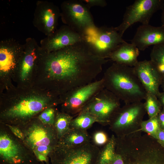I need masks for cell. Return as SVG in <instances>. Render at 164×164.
<instances>
[{"label": "cell", "instance_id": "4fadbf2b", "mask_svg": "<svg viewBox=\"0 0 164 164\" xmlns=\"http://www.w3.org/2000/svg\"><path fill=\"white\" fill-rule=\"evenodd\" d=\"M146 112L144 103L141 102L125 104L116 112L109 124L118 137H121L125 130L140 125Z\"/></svg>", "mask_w": 164, "mask_h": 164}, {"label": "cell", "instance_id": "4dcf8cb0", "mask_svg": "<svg viewBox=\"0 0 164 164\" xmlns=\"http://www.w3.org/2000/svg\"><path fill=\"white\" fill-rule=\"evenodd\" d=\"M154 138L164 148V130L160 129Z\"/></svg>", "mask_w": 164, "mask_h": 164}, {"label": "cell", "instance_id": "9a60e30c", "mask_svg": "<svg viewBox=\"0 0 164 164\" xmlns=\"http://www.w3.org/2000/svg\"><path fill=\"white\" fill-rule=\"evenodd\" d=\"M83 36L69 26H61L53 34L40 41V46L45 52L55 51L83 41Z\"/></svg>", "mask_w": 164, "mask_h": 164}, {"label": "cell", "instance_id": "8fae6325", "mask_svg": "<svg viewBox=\"0 0 164 164\" xmlns=\"http://www.w3.org/2000/svg\"><path fill=\"white\" fill-rule=\"evenodd\" d=\"M163 0H136L126 8L123 20L115 27L122 36L126 30L134 24L139 22L142 25H148L153 15L161 9Z\"/></svg>", "mask_w": 164, "mask_h": 164}, {"label": "cell", "instance_id": "836d02e7", "mask_svg": "<svg viewBox=\"0 0 164 164\" xmlns=\"http://www.w3.org/2000/svg\"><path fill=\"white\" fill-rule=\"evenodd\" d=\"M162 109L164 110V92H159L157 96Z\"/></svg>", "mask_w": 164, "mask_h": 164}, {"label": "cell", "instance_id": "e575fe53", "mask_svg": "<svg viewBox=\"0 0 164 164\" xmlns=\"http://www.w3.org/2000/svg\"><path fill=\"white\" fill-rule=\"evenodd\" d=\"M161 9L162 11L161 17L162 26L164 27V2Z\"/></svg>", "mask_w": 164, "mask_h": 164}, {"label": "cell", "instance_id": "d4e9b609", "mask_svg": "<svg viewBox=\"0 0 164 164\" xmlns=\"http://www.w3.org/2000/svg\"><path fill=\"white\" fill-rule=\"evenodd\" d=\"M144 107L149 118L157 116L162 109L157 97L146 93Z\"/></svg>", "mask_w": 164, "mask_h": 164}, {"label": "cell", "instance_id": "5bb4252c", "mask_svg": "<svg viewBox=\"0 0 164 164\" xmlns=\"http://www.w3.org/2000/svg\"><path fill=\"white\" fill-rule=\"evenodd\" d=\"M60 17V10L53 2L38 1L36 3L33 24L39 31L46 36L57 29L58 20Z\"/></svg>", "mask_w": 164, "mask_h": 164}, {"label": "cell", "instance_id": "d6986e66", "mask_svg": "<svg viewBox=\"0 0 164 164\" xmlns=\"http://www.w3.org/2000/svg\"><path fill=\"white\" fill-rule=\"evenodd\" d=\"M139 50L133 44L125 41L117 46L108 58L114 63L133 67L138 62Z\"/></svg>", "mask_w": 164, "mask_h": 164}, {"label": "cell", "instance_id": "603a6c76", "mask_svg": "<svg viewBox=\"0 0 164 164\" xmlns=\"http://www.w3.org/2000/svg\"><path fill=\"white\" fill-rule=\"evenodd\" d=\"M116 138L112 135L103 148L100 149L96 164H111L115 154Z\"/></svg>", "mask_w": 164, "mask_h": 164}, {"label": "cell", "instance_id": "3957f363", "mask_svg": "<svg viewBox=\"0 0 164 164\" xmlns=\"http://www.w3.org/2000/svg\"><path fill=\"white\" fill-rule=\"evenodd\" d=\"M118 140L116 149L122 156L124 164H164V148L150 136L135 135Z\"/></svg>", "mask_w": 164, "mask_h": 164}, {"label": "cell", "instance_id": "d6a6232c", "mask_svg": "<svg viewBox=\"0 0 164 164\" xmlns=\"http://www.w3.org/2000/svg\"><path fill=\"white\" fill-rule=\"evenodd\" d=\"M160 129L164 130V110L162 109L157 115Z\"/></svg>", "mask_w": 164, "mask_h": 164}, {"label": "cell", "instance_id": "7c38bea8", "mask_svg": "<svg viewBox=\"0 0 164 164\" xmlns=\"http://www.w3.org/2000/svg\"><path fill=\"white\" fill-rule=\"evenodd\" d=\"M120 100L111 92L104 88L96 94L81 112L94 117L97 122L109 124L120 108Z\"/></svg>", "mask_w": 164, "mask_h": 164}, {"label": "cell", "instance_id": "ba28073f", "mask_svg": "<svg viewBox=\"0 0 164 164\" xmlns=\"http://www.w3.org/2000/svg\"><path fill=\"white\" fill-rule=\"evenodd\" d=\"M83 41L95 55L105 59L125 41L115 27L96 26L83 36Z\"/></svg>", "mask_w": 164, "mask_h": 164}, {"label": "cell", "instance_id": "44dd1931", "mask_svg": "<svg viewBox=\"0 0 164 164\" xmlns=\"http://www.w3.org/2000/svg\"><path fill=\"white\" fill-rule=\"evenodd\" d=\"M150 57L151 64L162 81L164 80V44L154 46Z\"/></svg>", "mask_w": 164, "mask_h": 164}, {"label": "cell", "instance_id": "277c9868", "mask_svg": "<svg viewBox=\"0 0 164 164\" xmlns=\"http://www.w3.org/2000/svg\"><path fill=\"white\" fill-rule=\"evenodd\" d=\"M34 119L18 126L24 134L22 142L39 162L50 164V156L58 143L56 131L53 125Z\"/></svg>", "mask_w": 164, "mask_h": 164}, {"label": "cell", "instance_id": "52a82bcc", "mask_svg": "<svg viewBox=\"0 0 164 164\" xmlns=\"http://www.w3.org/2000/svg\"><path fill=\"white\" fill-rule=\"evenodd\" d=\"M100 151L91 142L74 147L58 143L50 156V164H96Z\"/></svg>", "mask_w": 164, "mask_h": 164}, {"label": "cell", "instance_id": "7402d4cb", "mask_svg": "<svg viewBox=\"0 0 164 164\" xmlns=\"http://www.w3.org/2000/svg\"><path fill=\"white\" fill-rule=\"evenodd\" d=\"M73 116L62 111L56 112L54 127L59 140L70 130Z\"/></svg>", "mask_w": 164, "mask_h": 164}, {"label": "cell", "instance_id": "ffe728a7", "mask_svg": "<svg viewBox=\"0 0 164 164\" xmlns=\"http://www.w3.org/2000/svg\"><path fill=\"white\" fill-rule=\"evenodd\" d=\"M91 139L87 131L70 128L58 143L65 146L74 147L91 142Z\"/></svg>", "mask_w": 164, "mask_h": 164}, {"label": "cell", "instance_id": "f1b7e54d", "mask_svg": "<svg viewBox=\"0 0 164 164\" xmlns=\"http://www.w3.org/2000/svg\"><path fill=\"white\" fill-rule=\"evenodd\" d=\"M82 1L90 9L91 7L94 6L104 7L107 5L106 1L104 0H82Z\"/></svg>", "mask_w": 164, "mask_h": 164}, {"label": "cell", "instance_id": "1f68e13d", "mask_svg": "<svg viewBox=\"0 0 164 164\" xmlns=\"http://www.w3.org/2000/svg\"><path fill=\"white\" fill-rule=\"evenodd\" d=\"M124 161L121 154L115 149V154L111 164H124Z\"/></svg>", "mask_w": 164, "mask_h": 164}, {"label": "cell", "instance_id": "e0dca14e", "mask_svg": "<svg viewBox=\"0 0 164 164\" xmlns=\"http://www.w3.org/2000/svg\"><path fill=\"white\" fill-rule=\"evenodd\" d=\"M134 72L146 93L157 97L162 80L150 60L138 61L133 67Z\"/></svg>", "mask_w": 164, "mask_h": 164}, {"label": "cell", "instance_id": "7a4b0ae2", "mask_svg": "<svg viewBox=\"0 0 164 164\" xmlns=\"http://www.w3.org/2000/svg\"><path fill=\"white\" fill-rule=\"evenodd\" d=\"M102 78L104 88L125 104L141 102L145 99L146 93L133 67L114 62Z\"/></svg>", "mask_w": 164, "mask_h": 164}, {"label": "cell", "instance_id": "484cf974", "mask_svg": "<svg viewBox=\"0 0 164 164\" xmlns=\"http://www.w3.org/2000/svg\"><path fill=\"white\" fill-rule=\"evenodd\" d=\"M140 125L142 131L153 138L160 129L157 115L147 120L142 121Z\"/></svg>", "mask_w": 164, "mask_h": 164}, {"label": "cell", "instance_id": "83f0119b", "mask_svg": "<svg viewBox=\"0 0 164 164\" xmlns=\"http://www.w3.org/2000/svg\"><path fill=\"white\" fill-rule=\"evenodd\" d=\"M92 140L94 144L97 147L105 145L109 140L106 134L101 131L96 132L93 134Z\"/></svg>", "mask_w": 164, "mask_h": 164}, {"label": "cell", "instance_id": "8992f818", "mask_svg": "<svg viewBox=\"0 0 164 164\" xmlns=\"http://www.w3.org/2000/svg\"><path fill=\"white\" fill-rule=\"evenodd\" d=\"M5 126L0 128V164H40L23 142Z\"/></svg>", "mask_w": 164, "mask_h": 164}, {"label": "cell", "instance_id": "2e32d148", "mask_svg": "<svg viewBox=\"0 0 164 164\" xmlns=\"http://www.w3.org/2000/svg\"><path fill=\"white\" fill-rule=\"evenodd\" d=\"M24 48L22 44L13 39L2 40L0 43V70L7 73L19 64Z\"/></svg>", "mask_w": 164, "mask_h": 164}, {"label": "cell", "instance_id": "6da1fadb", "mask_svg": "<svg viewBox=\"0 0 164 164\" xmlns=\"http://www.w3.org/2000/svg\"><path fill=\"white\" fill-rule=\"evenodd\" d=\"M108 60L94 54L83 41L49 53L40 61L57 94L94 81Z\"/></svg>", "mask_w": 164, "mask_h": 164}, {"label": "cell", "instance_id": "d590c367", "mask_svg": "<svg viewBox=\"0 0 164 164\" xmlns=\"http://www.w3.org/2000/svg\"><path fill=\"white\" fill-rule=\"evenodd\" d=\"M161 85L162 90H163V91L164 92V80H163L162 81Z\"/></svg>", "mask_w": 164, "mask_h": 164}, {"label": "cell", "instance_id": "4316f807", "mask_svg": "<svg viewBox=\"0 0 164 164\" xmlns=\"http://www.w3.org/2000/svg\"><path fill=\"white\" fill-rule=\"evenodd\" d=\"M56 111L52 107L48 108L39 115L38 118L43 123L54 125Z\"/></svg>", "mask_w": 164, "mask_h": 164}, {"label": "cell", "instance_id": "cb8c5ba5", "mask_svg": "<svg viewBox=\"0 0 164 164\" xmlns=\"http://www.w3.org/2000/svg\"><path fill=\"white\" fill-rule=\"evenodd\" d=\"M95 122L97 121L93 116L86 112H81L72 120L70 128L87 131Z\"/></svg>", "mask_w": 164, "mask_h": 164}, {"label": "cell", "instance_id": "9c48e42d", "mask_svg": "<svg viewBox=\"0 0 164 164\" xmlns=\"http://www.w3.org/2000/svg\"><path fill=\"white\" fill-rule=\"evenodd\" d=\"M63 22L83 36L96 26L90 9L82 0L65 1L60 6Z\"/></svg>", "mask_w": 164, "mask_h": 164}, {"label": "cell", "instance_id": "f546056e", "mask_svg": "<svg viewBox=\"0 0 164 164\" xmlns=\"http://www.w3.org/2000/svg\"><path fill=\"white\" fill-rule=\"evenodd\" d=\"M4 125L9 128L15 136L23 141L24 137V134L19 127L9 124H5Z\"/></svg>", "mask_w": 164, "mask_h": 164}, {"label": "cell", "instance_id": "30bf717a", "mask_svg": "<svg viewBox=\"0 0 164 164\" xmlns=\"http://www.w3.org/2000/svg\"><path fill=\"white\" fill-rule=\"evenodd\" d=\"M104 88L102 78L68 91L62 95L60 99L62 104V111L73 116L77 115L91 99Z\"/></svg>", "mask_w": 164, "mask_h": 164}, {"label": "cell", "instance_id": "ac0fdd59", "mask_svg": "<svg viewBox=\"0 0 164 164\" xmlns=\"http://www.w3.org/2000/svg\"><path fill=\"white\" fill-rule=\"evenodd\" d=\"M131 42L142 51L152 45L164 44V27L142 25L137 28Z\"/></svg>", "mask_w": 164, "mask_h": 164}, {"label": "cell", "instance_id": "5b68a950", "mask_svg": "<svg viewBox=\"0 0 164 164\" xmlns=\"http://www.w3.org/2000/svg\"><path fill=\"white\" fill-rule=\"evenodd\" d=\"M42 97L32 96L21 99L4 109L1 113L3 124L19 126L34 118L37 114L59 103Z\"/></svg>", "mask_w": 164, "mask_h": 164}]
</instances>
